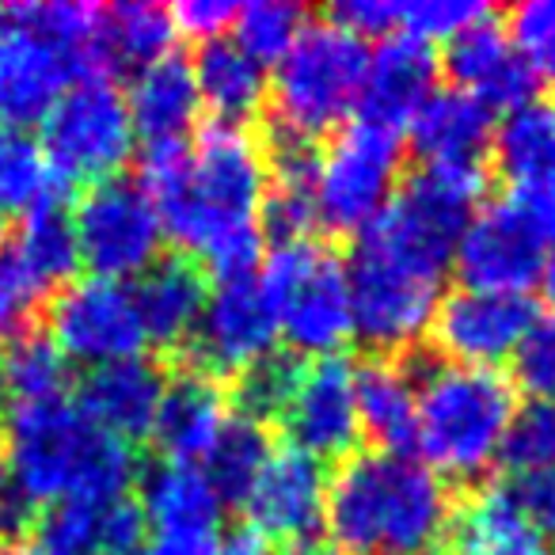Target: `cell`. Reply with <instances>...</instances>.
Wrapping results in <instances>:
<instances>
[{
  "instance_id": "cell-1",
  "label": "cell",
  "mask_w": 555,
  "mask_h": 555,
  "mask_svg": "<svg viewBox=\"0 0 555 555\" xmlns=\"http://www.w3.org/2000/svg\"><path fill=\"white\" fill-rule=\"evenodd\" d=\"M138 183L160 209L164 236L198 255L217 278L255 274L270 160L244 126L209 122L194 145L145 149Z\"/></svg>"
},
{
  "instance_id": "cell-2",
  "label": "cell",
  "mask_w": 555,
  "mask_h": 555,
  "mask_svg": "<svg viewBox=\"0 0 555 555\" xmlns=\"http://www.w3.org/2000/svg\"><path fill=\"white\" fill-rule=\"evenodd\" d=\"M453 525V491L418 456L370 449L332 472L324 529L343 555H438Z\"/></svg>"
},
{
  "instance_id": "cell-3",
  "label": "cell",
  "mask_w": 555,
  "mask_h": 555,
  "mask_svg": "<svg viewBox=\"0 0 555 555\" xmlns=\"http://www.w3.org/2000/svg\"><path fill=\"white\" fill-rule=\"evenodd\" d=\"M0 468L42 509L62 499H126L138 456L130 441L92 423L69 396H57L9 408Z\"/></svg>"
},
{
  "instance_id": "cell-4",
  "label": "cell",
  "mask_w": 555,
  "mask_h": 555,
  "mask_svg": "<svg viewBox=\"0 0 555 555\" xmlns=\"http://www.w3.org/2000/svg\"><path fill=\"white\" fill-rule=\"evenodd\" d=\"M408 373L418 388L415 441L418 461L441 479H483L499 456L517 418V388L499 370L453 365L438 354L411 350Z\"/></svg>"
},
{
  "instance_id": "cell-5",
  "label": "cell",
  "mask_w": 555,
  "mask_h": 555,
  "mask_svg": "<svg viewBox=\"0 0 555 555\" xmlns=\"http://www.w3.org/2000/svg\"><path fill=\"white\" fill-rule=\"evenodd\" d=\"M95 16L77 0L0 4V126L42 122L73 80L95 77Z\"/></svg>"
},
{
  "instance_id": "cell-6",
  "label": "cell",
  "mask_w": 555,
  "mask_h": 555,
  "mask_svg": "<svg viewBox=\"0 0 555 555\" xmlns=\"http://www.w3.org/2000/svg\"><path fill=\"white\" fill-rule=\"evenodd\" d=\"M370 50L339 24H305L294 47L282 54L270 77L274 138L317 141L339 130L362 103Z\"/></svg>"
},
{
  "instance_id": "cell-7",
  "label": "cell",
  "mask_w": 555,
  "mask_h": 555,
  "mask_svg": "<svg viewBox=\"0 0 555 555\" xmlns=\"http://www.w3.org/2000/svg\"><path fill=\"white\" fill-rule=\"evenodd\" d=\"M262 289L274 305L278 335H286L297 354L332 358L354 335L350 320L347 262L320 240L274 244L262 267Z\"/></svg>"
},
{
  "instance_id": "cell-8",
  "label": "cell",
  "mask_w": 555,
  "mask_h": 555,
  "mask_svg": "<svg viewBox=\"0 0 555 555\" xmlns=\"http://www.w3.org/2000/svg\"><path fill=\"white\" fill-rule=\"evenodd\" d=\"M479 206H483V168H423L408 183H400L385 214L358 236L377 240L411 267L446 278Z\"/></svg>"
},
{
  "instance_id": "cell-9",
  "label": "cell",
  "mask_w": 555,
  "mask_h": 555,
  "mask_svg": "<svg viewBox=\"0 0 555 555\" xmlns=\"http://www.w3.org/2000/svg\"><path fill=\"white\" fill-rule=\"evenodd\" d=\"M400 133L365 118L343 122L317 153V176H312L317 224L335 232H365L400 191Z\"/></svg>"
},
{
  "instance_id": "cell-10",
  "label": "cell",
  "mask_w": 555,
  "mask_h": 555,
  "mask_svg": "<svg viewBox=\"0 0 555 555\" xmlns=\"http://www.w3.org/2000/svg\"><path fill=\"white\" fill-rule=\"evenodd\" d=\"M126 92L107 77H80L42 118V156L57 183H103L133 156Z\"/></svg>"
},
{
  "instance_id": "cell-11",
  "label": "cell",
  "mask_w": 555,
  "mask_h": 555,
  "mask_svg": "<svg viewBox=\"0 0 555 555\" xmlns=\"http://www.w3.org/2000/svg\"><path fill=\"white\" fill-rule=\"evenodd\" d=\"M347 289L354 335L388 354L415 347L441 301V278L403 262L370 236H358L350 251Z\"/></svg>"
},
{
  "instance_id": "cell-12",
  "label": "cell",
  "mask_w": 555,
  "mask_h": 555,
  "mask_svg": "<svg viewBox=\"0 0 555 555\" xmlns=\"http://www.w3.org/2000/svg\"><path fill=\"white\" fill-rule=\"evenodd\" d=\"M69 217L80 267H88L92 278L130 282L160 259V209L138 179L111 176L103 183H92Z\"/></svg>"
},
{
  "instance_id": "cell-13",
  "label": "cell",
  "mask_w": 555,
  "mask_h": 555,
  "mask_svg": "<svg viewBox=\"0 0 555 555\" xmlns=\"http://www.w3.org/2000/svg\"><path fill=\"white\" fill-rule=\"evenodd\" d=\"M50 339L65 354V362H80L88 370L138 358L149 347L130 282H111V278L92 274L69 282L54 297Z\"/></svg>"
},
{
  "instance_id": "cell-14",
  "label": "cell",
  "mask_w": 555,
  "mask_h": 555,
  "mask_svg": "<svg viewBox=\"0 0 555 555\" xmlns=\"http://www.w3.org/2000/svg\"><path fill=\"white\" fill-rule=\"evenodd\" d=\"M278 320L259 274L217 278L191 335V370L206 377H240L259 358L274 354Z\"/></svg>"
},
{
  "instance_id": "cell-15",
  "label": "cell",
  "mask_w": 555,
  "mask_h": 555,
  "mask_svg": "<svg viewBox=\"0 0 555 555\" xmlns=\"http://www.w3.org/2000/svg\"><path fill=\"white\" fill-rule=\"evenodd\" d=\"M537 305L529 294H494V289L461 286L434 309L430 335L438 358L472 370H499L514 362L525 335L537 324Z\"/></svg>"
},
{
  "instance_id": "cell-16",
  "label": "cell",
  "mask_w": 555,
  "mask_h": 555,
  "mask_svg": "<svg viewBox=\"0 0 555 555\" xmlns=\"http://www.w3.org/2000/svg\"><path fill=\"white\" fill-rule=\"evenodd\" d=\"M547 244L514 198L487 202L476 209L453 255L464 286L494 294H525L544 278Z\"/></svg>"
},
{
  "instance_id": "cell-17",
  "label": "cell",
  "mask_w": 555,
  "mask_h": 555,
  "mask_svg": "<svg viewBox=\"0 0 555 555\" xmlns=\"http://www.w3.org/2000/svg\"><path fill=\"white\" fill-rule=\"evenodd\" d=\"M141 514L153 532L149 555H214L224 502L198 464L160 461L141 479Z\"/></svg>"
},
{
  "instance_id": "cell-18",
  "label": "cell",
  "mask_w": 555,
  "mask_h": 555,
  "mask_svg": "<svg viewBox=\"0 0 555 555\" xmlns=\"http://www.w3.org/2000/svg\"><path fill=\"white\" fill-rule=\"evenodd\" d=\"M282 423L294 449L317 461H347L362 438L358 418V380L347 358H317L301 370L294 396H289Z\"/></svg>"
},
{
  "instance_id": "cell-19",
  "label": "cell",
  "mask_w": 555,
  "mask_h": 555,
  "mask_svg": "<svg viewBox=\"0 0 555 555\" xmlns=\"http://www.w3.org/2000/svg\"><path fill=\"white\" fill-rule=\"evenodd\" d=\"M327 476L324 461L301 453V449H274L262 464L259 479L247 491V525L262 537L286 540L289 547L312 540L327 514Z\"/></svg>"
},
{
  "instance_id": "cell-20",
  "label": "cell",
  "mask_w": 555,
  "mask_h": 555,
  "mask_svg": "<svg viewBox=\"0 0 555 555\" xmlns=\"http://www.w3.org/2000/svg\"><path fill=\"white\" fill-rule=\"evenodd\" d=\"M149 537L145 514L130 499H62L39 509V555H133Z\"/></svg>"
},
{
  "instance_id": "cell-21",
  "label": "cell",
  "mask_w": 555,
  "mask_h": 555,
  "mask_svg": "<svg viewBox=\"0 0 555 555\" xmlns=\"http://www.w3.org/2000/svg\"><path fill=\"white\" fill-rule=\"evenodd\" d=\"M434 92H438V54H434V47L415 39V35L396 31L380 39V47L370 54L358 111H362L365 122H377L385 130L400 133V126H408Z\"/></svg>"
},
{
  "instance_id": "cell-22",
  "label": "cell",
  "mask_w": 555,
  "mask_h": 555,
  "mask_svg": "<svg viewBox=\"0 0 555 555\" xmlns=\"http://www.w3.org/2000/svg\"><path fill=\"white\" fill-rule=\"evenodd\" d=\"M446 69L453 77V88L468 92L472 100H479L491 111H509L537 95V80H532L525 57L517 54L509 31H502L491 16L449 39Z\"/></svg>"
},
{
  "instance_id": "cell-23",
  "label": "cell",
  "mask_w": 555,
  "mask_h": 555,
  "mask_svg": "<svg viewBox=\"0 0 555 555\" xmlns=\"http://www.w3.org/2000/svg\"><path fill=\"white\" fill-rule=\"evenodd\" d=\"M164 388L168 377L153 358L138 354L115 365H100L85 377L80 385L77 408L85 411L92 423H100L107 434L122 441L145 438L153 434L156 411H160Z\"/></svg>"
},
{
  "instance_id": "cell-24",
  "label": "cell",
  "mask_w": 555,
  "mask_h": 555,
  "mask_svg": "<svg viewBox=\"0 0 555 555\" xmlns=\"http://www.w3.org/2000/svg\"><path fill=\"white\" fill-rule=\"evenodd\" d=\"M411 149L426 168H479L491 153L494 111L461 88H438L408 122Z\"/></svg>"
},
{
  "instance_id": "cell-25",
  "label": "cell",
  "mask_w": 555,
  "mask_h": 555,
  "mask_svg": "<svg viewBox=\"0 0 555 555\" xmlns=\"http://www.w3.org/2000/svg\"><path fill=\"white\" fill-rule=\"evenodd\" d=\"M126 107H130L133 133L145 141V149L186 145V138H191L194 122H198V111H202L191 62L171 50L160 62L133 73Z\"/></svg>"
},
{
  "instance_id": "cell-26",
  "label": "cell",
  "mask_w": 555,
  "mask_h": 555,
  "mask_svg": "<svg viewBox=\"0 0 555 555\" xmlns=\"http://www.w3.org/2000/svg\"><path fill=\"white\" fill-rule=\"evenodd\" d=\"M229 403H224L221 388L206 373H179L164 388L160 411H156L153 438L160 446L164 461L171 464H202L214 441L221 438L224 423H229Z\"/></svg>"
},
{
  "instance_id": "cell-27",
  "label": "cell",
  "mask_w": 555,
  "mask_h": 555,
  "mask_svg": "<svg viewBox=\"0 0 555 555\" xmlns=\"http://www.w3.org/2000/svg\"><path fill=\"white\" fill-rule=\"evenodd\" d=\"M130 289L149 343H160V347L191 343L209 297L206 274L198 270V262L179 259V255L156 259L145 274L133 278Z\"/></svg>"
},
{
  "instance_id": "cell-28",
  "label": "cell",
  "mask_w": 555,
  "mask_h": 555,
  "mask_svg": "<svg viewBox=\"0 0 555 555\" xmlns=\"http://www.w3.org/2000/svg\"><path fill=\"white\" fill-rule=\"evenodd\" d=\"M191 73L202 107L214 115V122L224 126H244L251 115H259L270 95L267 65L255 62L232 35L202 42Z\"/></svg>"
},
{
  "instance_id": "cell-29",
  "label": "cell",
  "mask_w": 555,
  "mask_h": 555,
  "mask_svg": "<svg viewBox=\"0 0 555 555\" xmlns=\"http://www.w3.org/2000/svg\"><path fill=\"white\" fill-rule=\"evenodd\" d=\"M176 27L168 9L149 4V0H122L100 9L92 35V73L95 77H115V73H141L145 65L171 54Z\"/></svg>"
},
{
  "instance_id": "cell-30",
  "label": "cell",
  "mask_w": 555,
  "mask_h": 555,
  "mask_svg": "<svg viewBox=\"0 0 555 555\" xmlns=\"http://www.w3.org/2000/svg\"><path fill=\"white\" fill-rule=\"evenodd\" d=\"M491 156L514 191L555 183V95H532L494 122Z\"/></svg>"
},
{
  "instance_id": "cell-31",
  "label": "cell",
  "mask_w": 555,
  "mask_h": 555,
  "mask_svg": "<svg viewBox=\"0 0 555 555\" xmlns=\"http://www.w3.org/2000/svg\"><path fill=\"white\" fill-rule=\"evenodd\" d=\"M358 380V418L362 434H370L388 453H408L415 441V411H418V388L408 365L396 358H377L354 370Z\"/></svg>"
},
{
  "instance_id": "cell-32",
  "label": "cell",
  "mask_w": 555,
  "mask_h": 555,
  "mask_svg": "<svg viewBox=\"0 0 555 555\" xmlns=\"http://www.w3.org/2000/svg\"><path fill=\"white\" fill-rule=\"evenodd\" d=\"M9 247L27 262V270H31L47 289L65 286L80 267L73 217H69V209L62 206V198L42 202L31 214L20 217V224L9 236Z\"/></svg>"
},
{
  "instance_id": "cell-33",
  "label": "cell",
  "mask_w": 555,
  "mask_h": 555,
  "mask_svg": "<svg viewBox=\"0 0 555 555\" xmlns=\"http://www.w3.org/2000/svg\"><path fill=\"white\" fill-rule=\"evenodd\" d=\"M456 552L461 555H555V544L532 532L494 487L479 491L456 517Z\"/></svg>"
},
{
  "instance_id": "cell-34",
  "label": "cell",
  "mask_w": 555,
  "mask_h": 555,
  "mask_svg": "<svg viewBox=\"0 0 555 555\" xmlns=\"http://www.w3.org/2000/svg\"><path fill=\"white\" fill-rule=\"evenodd\" d=\"M65 380H69V362L50 335L20 332L0 350V396L12 408L57 400L65 396Z\"/></svg>"
},
{
  "instance_id": "cell-35",
  "label": "cell",
  "mask_w": 555,
  "mask_h": 555,
  "mask_svg": "<svg viewBox=\"0 0 555 555\" xmlns=\"http://www.w3.org/2000/svg\"><path fill=\"white\" fill-rule=\"evenodd\" d=\"M274 453L270 449V434L262 423L247 415H229L221 438L214 441V449L206 453V461L198 464L202 476L214 483V491L221 494V502H244L251 483L259 479L267 456Z\"/></svg>"
},
{
  "instance_id": "cell-36",
  "label": "cell",
  "mask_w": 555,
  "mask_h": 555,
  "mask_svg": "<svg viewBox=\"0 0 555 555\" xmlns=\"http://www.w3.org/2000/svg\"><path fill=\"white\" fill-rule=\"evenodd\" d=\"M50 198H57V179L39 141L16 126H0V214L24 217Z\"/></svg>"
},
{
  "instance_id": "cell-37",
  "label": "cell",
  "mask_w": 555,
  "mask_h": 555,
  "mask_svg": "<svg viewBox=\"0 0 555 555\" xmlns=\"http://www.w3.org/2000/svg\"><path fill=\"white\" fill-rule=\"evenodd\" d=\"M305 24L309 16L294 0H251V4H240L232 20V39L259 65H278L305 31Z\"/></svg>"
},
{
  "instance_id": "cell-38",
  "label": "cell",
  "mask_w": 555,
  "mask_h": 555,
  "mask_svg": "<svg viewBox=\"0 0 555 555\" xmlns=\"http://www.w3.org/2000/svg\"><path fill=\"white\" fill-rule=\"evenodd\" d=\"M301 358L297 354H267L244 370L236 377V400H240V415L255 418V423H267V418L282 415L294 396L297 380H301Z\"/></svg>"
},
{
  "instance_id": "cell-39",
  "label": "cell",
  "mask_w": 555,
  "mask_h": 555,
  "mask_svg": "<svg viewBox=\"0 0 555 555\" xmlns=\"http://www.w3.org/2000/svg\"><path fill=\"white\" fill-rule=\"evenodd\" d=\"M509 39L532 80L555 88V0H525L509 12Z\"/></svg>"
},
{
  "instance_id": "cell-40",
  "label": "cell",
  "mask_w": 555,
  "mask_h": 555,
  "mask_svg": "<svg viewBox=\"0 0 555 555\" xmlns=\"http://www.w3.org/2000/svg\"><path fill=\"white\" fill-rule=\"evenodd\" d=\"M47 294L50 289L27 270V262L4 240L0 244V335L12 339L20 332H31V320L39 317Z\"/></svg>"
},
{
  "instance_id": "cell-41",
  "label": "cell",
  "mask_w": 555,
  "mask_h": 555,
  "mask_svg": "<svg viewBox=\"0 0 555 555\" xmlns=\"http://www.w3.org/2000/svg\"><path fill=\"white\" fill-rule=\"evenodd\" d=\"M494 491L506 499V506L540 532L544 540H555V472L552 468H514L506 479L494 483Z\"/></svg>"
},
{
  "instance_id": "cell-42",
  "label": "cell",
  "mask_w": 555,
  "mask_h": 555,
  "mask_svg": "<svg viewBox=\"0 0 555 555\" xmlns=\"http://www.w3.org/2000/svg\"><path fill=\"white\" fill-rule=\"evenodd\" d=\"M487 16H491V9L479 0H408V4H400V31L423 42H449Z\"/></svg>"
},
{
  "instance_id": "cell-43",
  "label": "cell",
  "mask_w": 555,
  "mask_h": 555,
  "mask_svg": "<svg viewBox=\"0 0 555 555\" xmlns=\"http://www.w3.org/2000/svg\"><path fill=\"white\" fill-rule=\"evenodd\" d=\"M506 461L514 468L555 472V400H532L529 408H517L514 430L506 441Z\"/></svg>"
},
{
  "instance_id": "cell-44",
  "label": "cell",
  "mask_w": 555,
  "mask_h": 555,
  "mask_svg": "<svg viewBox=\"0 0 555 555\" xmlns=\"http://www.w3.org/2000/svg\"><path fill=\"white\" fill-rule=\"evenodd\" d=\"M517 385L532 400H555V312L537 317L532 332L525 335L521 350L514 354Z\"/></svg>"
},
{
  "instance_id": "cell-45",
  "label": "cell",
  "mask_w": 555,
  "mask_h": 555,
  "mask_svg": "<svg viewBox=\"0 0 555 555\" xmlns=\"http://www.w3.org/2000/svg\"><path fill=\"white\" fill-rule=\"evenodd\" d=\"M332 24H339L343 31H350L354 39H370V35H388L400 31V4L396 0H339L332 9Z\"/></svg>"
},
{
  "instance_id": "cell-46",
  "label": "cell",
  "mask_w": 555,
  "mask_h": 555,
  "mask_svg": "<svg viewBox=\"0 0 555 555\" xmlns=\"http://www.w3.org/2000/svg\"><path fill=\"white\" fill-rule=\"evenodd\" d=\"M236 12H240V4H232V0H183V4L168 9V16H171L176 35L183 31V35H194L198 42H209L232 31Z\"/></svg>"
},
{
  "instance_id": "cell-47",
  "label": "cell",
  "mask_w": 555,
  "mask_h": 555,
  "mask_svg": "<svg viewBox=\"0 0 555 555\" xmlns=\"http://www.w3.org/2000/svg\"><path fill=\"white\" fill-rule=\"evenodd\" d=\"M39 521V506L20 491V483L0 468V537L12 540Z\"/></svg>"
},
{
  "instance_id": "cell-48",
  "label": "cell",
  "mask_w": 555,
  "mask_h": 555,
  "mask_svg": "<svg viewBox=\"0 0 555 555\" xmlns=\"http://www.w3.org/2000/svg\"><path fill=\"white\" fill-rule=\"evenodd\" d=\"M509 198L517 202L532 229L544 236V244H555V183L547 186H529V191H514Z\"/></svg>"
},
{
  "instance_id": "cell-49",
  "label": "cell",
  "mask_w": 555,
  "mask_h": 555,
  "mask_svg": "<svg viewBox=\"0 0 555 555\" xmlns=\"http://www.w3.org/2000/svg\"><path fill=\"white\" fill-rule=\"evenodd\" d=\"M270 547H274V544H270L259 529H251V525H240V529L221 532L214 555H274Z\"/></svg>"
},
{
  "instance_id": "cell-50",
  "label": "cell",
  "mask_w": 555,
  "mask_h": 555,
  "mask_svg": "<svg viewBox=\"0 0 555 555\" xmlns=\"http://www.w3.org/2000/svg\"><path fill=\"white\" fill-rule=\"evenodd\" d=\"M286 555H343L335 544H320V540H305V544L286 547Z\"/></svg>"
},
{
  "instance_id": "cell-51",
  "label": "cell",
  "mask_w": 555,
  "mask_h": 555,
  "mask_svg": "<svg viewBox=\"0 0 555 555\" xmlns=\"http://www.w3.org/2000/svg\"><path fill=\"white\" fill-rule=\"evenodd\" d=\"M544 289H547V297L555 301V251L547 255V262H544Z\"/></svg>"
},
{
  "instance_id": "cell-52",
  "label": "cell",
  "mask_w": 555,
  "mask_h": 555,
  "mask_svg": "<svg viewBox=\"0 0 555 555\" xmlns=\"http://www.w3.org/2000/svg\"><path fill=\"white\" fill-rule=\"evenodd\" d=\"M0 555H39V552H35V547H24V544H4Z\"/></svg>"
},
{
  "instance_id": "cell-53",
  "label": "cell",
  "mask_w": 555,
  "mask_h": 555,
  "mask_svg": "<svg viewBox=\"0 0 555 555\" xmlns=\"http://www.w3.org/2000/svg\"><path fill=\"white\" fill-rule=\"evenodd\" d=\"M133 555H141V552H133Z\"/></svg>"
}]
</instances>
